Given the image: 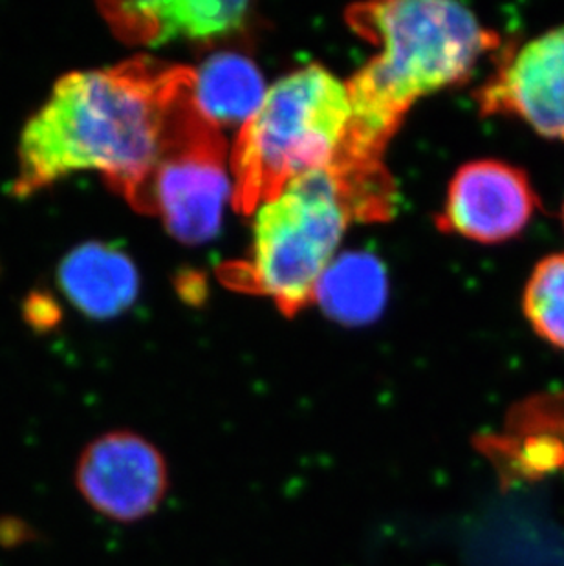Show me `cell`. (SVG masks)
<instances>
[{
  "instance_id": "obj_1",
  "label": "cell",
  "mask_w": 564,
  "mask_h": 566,
  "mask_svg": "<svg viewBox=\"0 0 564 566\" xmlns=\"http://www.w3.org/2000/svg\"><path fill=\"white\" fill-rule=\"evenodd\" d=\"M195 70L139 57L61 77L22 128L11 191L19 198L96 171L145 211L176 103Z\"/></svg>"
},
{
  "instance_id": "obj_2",
  "label": "cell",
  "mask_w": 564,
  "mask_h": 566,
  "mask_svg": "<svg viewBox=\"0 0 564 566\" xmlns=\"http://www.w3.org/2000/svg\"><path fill=\"white\" fill-rule=\"evenodd\" d=\"M348 21L379 52L348 85L352 122L332 166L379 167L405 114L421 97L468 80L501 35L466 6L395 0L354 6Z\"/></svg>"
},
{
  "instance_id": "obj_3",
  "label": "cell",
  "mask_w": 564,
  "mask_h": 566,
  "mask_svg": "<svg viewBox=\"0 0 564 566\" xmlns=\"http://www.w3.org/2000/svg\"><path fill=\"white\" fill-rule=\"evenodd\" d=\"M389 178L317 169L257 209L251 259L240 284L272 297L286 315L314 300L351 220H382L395 206Z\"/></svg>"
},
{
  "instance_id": "obj_4",
  "label": "cell",
  "mask_w": 564,
  "mask_h": 566,
  "mask_svg": "<svg viewBox=\"0 0 564 566\" xmlns=\"http://www.w3.org/2000/svg\"><path fill=\"white\" fill-rule=\"evenodd\" d=\"M351 122L348 85L328 70L306 66L282 77L237 136L234 208L253 213L295 178L331 167Z\"/></svg>"
},
{
  "instance_id": "obj_5",
  "label": "cell",
  "mask_w": 564,
  "mask_h": 566,
  "mask_svg": "<svg viewBox=\"0 0 564 566\" xmlns=\"http://www.w3.org/2000/svg\"><path fill=\"white\" fill-rule=\"evenodd\" d=\"M229 192L233 188L224 138L198 108L191 88L170 116L145 213L160 214L170 235L181 242L200 244L217 235Z\"/></svg>"
},
{
  "instance_id": "obj_6",
  "label": "cell",
  "mask_w": 564,
  "mask_h": 566,
  "mask_svg": "<svg viewBox=\"0 0 564 566\" xmlns=\"http://www.w3.org/2000/svg\"><path fill=\"white\" fill-rule=\"evenodd\" d=\"M75 486L103 517L136 523L164 503L169 470L155 443L133 431H111L83 449L75 468Z\"/></svg>"
},
{
  "instance_id": "obj_7",
  "label": "cell",
  "mask_w": 564,
  "mask_h": 566,
  "mask_svg": "<svg viewBox=\"0 0 564 566\" xmlns=\"http://www.w3.org/2000/svg\"><path fill=\"white\" fill-rule=\"evenodd\" d=\"M484 116L513 118L564 142V27L511 46L477 92Z\"/></svg>"
},
{
  "instance_id": "obj_8",
  "label": "cell",
  "mask_w": 564,
  "mask_h": 566,
  "mask_svg": "<svg viewBox=\"0 0 564 566\" xmlns=\"http://www.w3.org/2000/svg\"><path fill=\"white\" fill-rule=\"evenodd\" d=\"M539 209L528 172L502 160L469 161L449 184L438 228L482 244L511 241Z\"/></svg>"
},
{
  "instance_id": "obj_9",
  "label": "cell",
  "mask_w": 564,
  "mask_h": 566,
  "mask_svg": "<svg viewBox=\"0 0 564 566\" xmlns=\"http://www.w3.org/2000/svg\"><path fill=\"white\" fill-rule=\"evenodd\" d=\"M479 448L506 484L564 473V390L516 401L504 431L479 440Z\"/></svg>"
},
{
  "instance_id": "obj_10",
  "label": "cell",
  "mask_w": 564,
  "mask_h": 566,
  "mask_svg": "<svg viewBox=\"0 0 564 566\" xmlns=\"http://www.w3.org/2000/svg\"><path fill=\"white\" fill-rule=\"evenodd\" d=\"M246 2L229 0H161L105 4L114 32L130 43L161 44L173 39H213L244 22Z\"/></svg>"
},
{
  "instance_id": "obj_11",
  "label": "cell",
  "mask_w": 564,
  "mask_h": 566,
  "mask_svg": "<svg viewBox=\"0 0 564 566\" xmlns=\"http://www.w3.org/2000/svg\"><path fill=\"white\" fill-rule=\"evenodd\" d=\"M58 283L64 297L92 319H111L127 311L139 289L134 262L105 242H86L64 256Z\"/></svg>"
},
{
  "instance_id": "obj_12",
  "label": "cell",
  "mask_w": 564,
  "mask_h": 566,
  "mask_svg": "<svg viewBox=\"0 0 564 566\" xmlns=\"http://www.w3.org/2000/svg\"><path fill=\"white\" fill-rule=\"evenodd\" d=\"M314 300L340 323H370L384 311L387 300L384 264L363 252L336 256L320 279Z\"/></svg>"
},
{
  "instance_id": "obj_13",
  "label": "cell",
  "mask_w": 564,
  "mask_h": 566,
  "mask_svg": "<svg viewBox=\"0 0 564 566\" xmlns=\"http://www.w3.org/2000/svg\"><path fill=\"white\" fill-rule=\"evenodd\" d=\"M264 96L261 72L242 55H215L195 72L192 97L215 125H244Z\"/></svg>"
},
{
  "instance_id": "obj_14",
  "label": "cell",
  "mask_w": 564,
  "mask_h": 566,
  "mask_svg": "<svg viewBox=\"0 0 564 566\" xmlns=\"http://www.w3.org/2000/svg\"><path fill=\"white\" fill-rule=\"evenodd\" d=\"M522 312L543 342L564 353V253L535 264L522 292Z\"/></svg>"
},
{
  "instance_id": "obj_15",
  "label": "cell",
  "mask_w": 564,
  "mask_h": 566,
  "mask_svg": "<svg viewBox=\"0 0 564 566\" xmlns=\"http://www.w3.org/2000/svg\"><path fill=\"white\" fill-rule=\"evenodd\" d=\"M561 219H563V228H564V200H563V211H561Z\"/></svg>"
}]
</instances>
